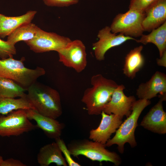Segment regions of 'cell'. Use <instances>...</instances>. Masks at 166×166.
Returning <instances> with one entry per match:
<instances>
[{
    "label": "cell",
    "instance_id": "29",
    "mask_svg": "<svg viewBox=\"0 0 166 166\" xmlns=\"http://www.w3.org/2000/svg\"><path fill=\"white\" fill-rule=\"evenodd\" d=\"M157 64L160 66L166 67V51H165L162 55L159 58L156 59Z\"/></svg>",
    "mask_w": 166,
    "mask_h": 166
},
{
    "label": "cell",
    "instance_id": "26",
    "mask_svg": "<svg viewBox=\"0 0 166 166\" xmlns=\"http://www.w3.org/2000/svg\"><path fill=\"white\" fill-rule=\"evenodd\" d=\"M157 0H130L129 9H136L144 12Z\"/></svg>",
    "mask_w": 166,
    "mask_h": 166
},
{
    "label": "cell",
    "instance_id": "13",
    "mask_svg": "<svg viewBox=\"0 0 166 166\" xmlns=\"http://www.w3.org/2000/svg\"><path fill=\"white\" fill-rule=\"evenodd\" d=\"M98 127L91 130L89 139L103 144L106 143L111 135L116 132L122 122V118L113 114H108L103 111Z\"/></svg>",
    "mask_w": 166,
    "mask_h": 166
},
{
    "label": "cell",
    "instance_id": "7",
    "mask_svg": "<svg viewBox=\"0 0 166 166\" xmlns=\"http://www.w3.org/2000/svg\"><path fill=\"white\" fill-rule=\"evenodd\" d=\"M37 128L27 117L26 110L20 109L7 114H0V136H19Z\"/></svg>",
    "mask_w": 166,
    "mask_h": 166
},
{
    "label": "cell",
    "instance_id": "25",
    "mask_svg": "<svg viewBox=\"0 0 166 166\" xmlns=\"http://www.w3.org/2000/svg\"><path fill=\"white\" fill-rule=\"evenodd\" d=\"M16 53V49L15 45L0 38V57L2 59L13 57Z\"/></svg>",
    "mask_w": 166,
    "mask_h": 166
},
{
    "label": "cell",
    "instance_id": "22",
    "mask_svg": "<svg viewBox=\"0 0 166 166\" xmlns=\"http://www.w3.org/2000/svg\"><path fill=\"white\" fill-rule=\"evenodd\" d=\"M34 109L26 97L0 98V114L6 115L18 109Z\"/></svg>",
    "mask_w": 166,
    "mask_h": 166
},
{
    "label": "cell",
    "instance_id": "1",
    "mask_svg": "<svg viewBox=\"0 0 166 166\" xmlns=\"http://www.w3.org/2000/svg\"><path fill=\"white\" fill-rule=\"evenodd\" d=\"M91 84L92 86L85 91L81 101L85 105L88 114L100 115L119 85L114 80L107 78L101 74L93 76Z\"/></svg>",
    "mask_w": 166,
    "mask_h": 166
},
{
    "label": "cell",
    "instance_id": "14",
    "mask_svg": "<svg viewBox=\"0 0 166 166\" xmlns=\"http://www.w3.org/2000/svg\"><path fill=\"white\" fill-rule=\"evenodd\" d=\"M158 94L166 95V75L159 71H156L148 81L140 84L136 90L139 99L150 100Z\"/></svg>",
    "mask_w": 166,
    "mask_h": 166
},
{
    "label": "cell",
    "instance_id": "3",
    "mask_svg": "<svg viewBox=\"0 0 166 166\" xmlns=\"http://www.w3.org/2000/svg\"><path fill=\"white\" fill-rule=\"evenodd\" d=\"M24 57L16 60L10 57L0 59V77L12 80L26 89L45 73L43 68L37 66L34 69L26 67Z\"/></svg>",
    "mask_w": 166,
    "mask_h": 166
},
{
    "label": "cell",
    "instance_id": "8",
    "mask_svg": "<svg viewBox=\"0 0 166 166\" xmlns=\"http://www.w3.org/2000/svg\"><path fill=\"white\" fill-rule=\"evenodd\" d=\"M57 52L59 61L65 66L78 73L85 68L87 64L86 49L81 40H72Z\"/></svg>",
    "mask_w": 166,
    "mask_h": 166
},
{
    "label": "cell",
    "instance_id": "24",
    "mask_svg": "<svg viewBox=\"0 0 166 166\" xmlns=\"http://www.w3.org/2000/svg\"><path fill=\"white\" fill-rule=\"evenodd\" d=\"M55 140L62 153L63 154L67 164L69 166H81L80 164L75 161L72 158L70 152L64 140L60 137Z\"/></svg>",
    "mask_w": 166,
    "mask_h": 166
},
{
    "label": "cell",
    "instance_id": "18",
    "mask_svg": "<svg viewBox=\"0 0 166 166\" xmlns=\"http://www.w3.org/2000/svg\"><path fill=\"white\" fill-rule=\"evenodd\" d=\"M38 163L41 166H48L54 163L57 166H67V164L56 142L41 147L37 156Z\"/></svg>",
    "mask_w": 166,
    "mask_h": 166
},
{
    "label": "cell",
    "instance_id": "28",
    "mask_svg": "<svg viewBox=\"0 0 166 166\" xmlns=\"http://www.w3.org/2000/svg\"><path fill=\"white\" fill-rule=\"evenodd\" d=\"M19 160L10 158L4 160L2 166H26Z\"/></svg>",
    "mask_w": 166,
    "mask_h": 166
},
{
    "label": "cell",
    "instance_id": "23",
    "mask_svg": "<svg viewBox=\"0 0 166 166\" xmlns=\"http://www.w3.org/2000/svg\"><path fill=\"white\" fill-rule=\"evenodd\" d=\"M27 90L10 79L0 77V98L25 97Z\"/></svg>",
    "mask_w": 166,
    "mask_h": 166
},
{
    "label": "cell",
    "instance_id": "20",
    "mask_svg": "<svg viewBox=\"0 0 166 166\" xmlns=\"http://www.w3.org/2000/svg\"><path fill=\"white\" fill-rule=\"evenodd\" d=\"M150 32L147 35L143 34L140 39L136 41L144 45L148 43L154 44L157 48L161 57L166 51V22Z\"/></svg>",
    "mask_w": 166,
    "mask_h": 166
},
{
    "label": "cell",
    "instance_id": "4",
    "mask_svg": "<svg viewBox=\"0 0 166 166\" xmlns=\"http://www.w3.org/2000/svg\"><path fill=\"white\" fill-rule=\"evenodd\" d=\"M149 100L139 99L134 103L130 114L121 124L116 132L115 136L109 139L105 145L110 147L116 144L118 151L121 153L124 152V144L127 143L132 148L137 145L135 131L137 126L139 117L143 110L151 104Z\"/></svg>",
    "mask_w": 166,
    "mask_h": 166
},
{
    "label": "cell",
    "instance_id": "9",
    "mask_svg": "<svg viewBox=\"0 0 166 166\" xmlns=\"http://www.w3.org/2000/svg\"><path fill=\"white\" fill-rule=\"evenodd\" d=\"M71 41L69 38L47 32L39 28L33 39L24 42L31 50L36 53H42L57 52Z\"/></svg>",
    "mask_w": 166,
    "mask_h": 166
},
{
    "label": "cell",
    "instance_id": "12",
    "mask_svg": "<svg viewBox=\"0 0 166 166\" xmlns=\"http://www.w3.org/2000/svg\"><path fill=\"white\" fill-rule=\"evenodd\" d=\"M159 97V101L144 116L140 125L154 133L162 134L166 133V113L163 105L166 95Z\"/></svg>",
    "mask_w": 166,
    "mask_h": 166
},
{
    "label": "cell",
    "instance_id": "30",
    "mask_svg": "<svg viewBox=\"0 0 166 166\" xmlns=\"http://www.w3.org/2000/svg\"><path fill=\"white\" fill-rule=\"evenodd\" d=\"M3 160L2 157L0 155V166H2Z\"/></svg>",
    "mask_w": 166,
    "mask_h": 166
},
{
    "label": "cell",
    "instance_id": "2",
    "mask_svg": "<svg viewBox=\"0 0 166 166\" xmlns=\"http://www.w3.org/2000/svg\"><path fill=\"white\" fill-rule=\"evenodd\" d=\"M27 91V98L38 113L55 119L61 115L60 95L56 90L36 81Z\"/></svg>",
    "mask_w": 166,
    "mask_h": 166
},
{
    "label": "cell",
    "instance_id": "21",
    "mask_svg": "<svg viewBox=\"0 0 166 166\" xmlns=\"http://www.w3.org/2000/svg\"><path fill=\"white\" fill-rule=\"evenodd\" d=\"M39 28L35 24L31 22L23 25L7 36L6 41L15 45L20 41L25 42L32 39L35 36Z\"/></svg>",
    "mask_w": 166,
    "mask_h": 166
},
{
    "label": "cell",
    "instance_id": "10",
    "mask_svg": "<svg viewBox=\"0 0 166 166\" xmlns=\"http://www.w3.org/2000/svg\"><path fill=\"white\" fill-rule=\"evenodd\" d=\"M97 37L99 40L92 44L96 59L101 61L105 58L106 52L113 47L119 46L128 40L136 39L121 34L112 33L110 26H106L99 30Z\"/></svg>",
    "mask_w": 166,
    "mask_h": 166
},
{
    "label": "cell",
    "instance_id": "6",
    "mask_svg": "<svg viewBox=\"0 0 166 166\" xmlns=\"http://www.w3.org/2000/svg\"><path fill=\"white\" fill-rule=\"evenodd\" d=\"M145 15L144 12L134 9L118 14L110 26L111 31L132 38L141 37L144 32L142 23Z\"/></svg>",
    "mask_w": 166,
    "mask_h": 166
},
{
    "label": "cell",
    "instance_id": "19",
    "mask_svg": "<svg viewBox=\"0 0 166 166\" xmlns=\"http://www.w3.org/2000/svg\"><path fill=\"white\" fill-rule=\"evenodd\" d=\"M143 48L142 45L135 47L131 49L125 57L123 73L130 79L134 78L136 73L144 65L145 60L141 53Z\"/></svg>",
    "mask_w": 166,
    "mask_h": 166
},
{
    "label": "cell",
    "instance_id": "16",
    "mask_svg": "<svg viewBox=\"0 0 166 166\" xmlns=\"http://www.w3.org/2000/svg\"><path fill=\"white\" fill-rule=\"evenodd\" d=\"M142 23L144 31L151 32L166 22V0H157L145 11Z\"/></svg>",
    "mask_w": 166,
    "mask_h": 166
},
{
    "label": "cell",
    "instance_id": "15",
    "mask_svg": "<svg viewBox=\"0 0 166 166\" xmlns=\"http://www.w3.org/2000/svg\"><path fill=\"white\" fill-rule=\"evenodd\" d=\"M27 117L36 123L37 128L42 129L49 138L60 137L64 128L63 124L56 120L42 115L33 109L26 110Z\"/></svg>",
    "mask_w": 166,
    "mask_h": 166
},
{
    "label": "cell",
    "instance_id": "17",
    "mask_svg": "<svg viewBox=\"0 0 166 166\" xmlns=\"http://www.w3.org/2000/svg\"><path fill=\"white\" fill-rule=\"evenodd\" d=\"M37 13L35 10H30L22 15L14 17L0 13V38H4L21 26L31 22Z\"/></svg>",
    "mask_w": 166,
    "mask_h": 166
},
{
    "label": "cell",
    "instance_id": "27",
    "mask_svg": "<svg viewBox=\"0 0 166 166\" xmlns=\"http://www.w3.org/2000/svg\"><path fill=\"white\" fill-rule=\"evenodd\" d=\"M49 6L66 7L78 3L79 0H43Z\"/></svg>",
    "mask_w": 166,
    "mask_h": 166
},
{
    "label": "cell",
    "instance_id": "11",
    "mask_svg": "<svg viewBox=\"0 0 166 166\" xmlns=\"http://www.w3.org/2000/svg\"><path fill=\"white\" fill-rule=\"evenodd\" d=\"M125 89L124 86L121 84L115 89L103 111L105 113L113 114L122 119L124 116L128 117L130 114L133 105L136 100L134 96H126L124 92Z\"/></svg>",
    "mask_w": 166,
    "mask_h": 166
},
{
    "label": "cell",
    "instance_id": "5",
    "mask_svg": "<svg viewBox=\"0 0 166 166\" xmlns=\"http://www.w3.org/2000/svg\"><path fill=\"white\" fill-rule=\"evenodd\" d=\"M71 155L77 157L82 155L94 161L110 162L116 166L120 165L121 160L116 152L106 148L105 144L87 139L72 141L67 146Z\"/></svg>",
    "mask_w": 166,
    "mask_h": 166
}]
</instances>
